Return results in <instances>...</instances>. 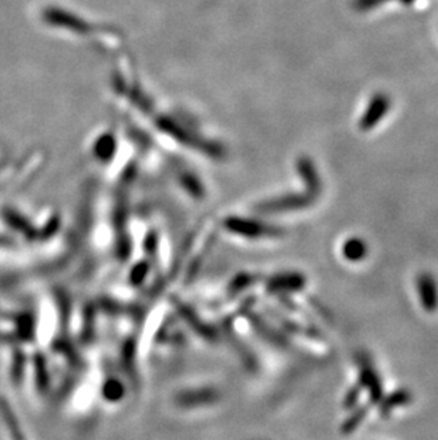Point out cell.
<instances>
[{
    "instance_id": "2",
    "label": "cell",
    "mask_w": 438,
    "mask_h": 440,
    "mask_svg": "<svg viewBox=\"0 0 438 440\" xmlns=\"http://www.w3.org/2000/svg\"><path fill=\"white\" fill-rule=\"evenodd\" d=\"M123 387H121V383L117 382V380H111V382H107L104 384V389H103V393L106 395V398L111 399V400H117L123 396Z\"/></svg>"
},
{
    "instance_id": "1",
    "label": "cell",
    "mask_w": 438,
    "mask_h": 440,
    "mask_svg": "<svg viewBox=\"0 0 438 440\" xmlns=\"http://www.w3.org/2000/svg\"><path fill=\"white\" fill-rule=\"evenodd\" d=\"M228 228L234 232L246 235V238H256L255 235L262 234V228H259L254 223H245V221H228Z\"/></svg>"
}]
</instances>
